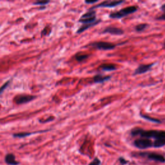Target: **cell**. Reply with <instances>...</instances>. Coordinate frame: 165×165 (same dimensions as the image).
Returning a JSON list of instances; mask_svg holds the SVG:
<instances>
[{"label":"cell","instance_id":"cell-17","mask_svg":"<svg viewBox=\"0 0 165 165\" xmlns=\"http://www.w3.org/2000/svg\"><path fill=\"white\" fill-rule=\"evenodd\" d=\"M88 55L87 54H81V53H78L76 55L75 58L76 60L78 61V62H82L85 60H86L87 59H88Z\"/></svg>","mask_w":165,"mask_h":165},{"label":"cell","instance_id":"cell-15","mask_svg":"<svg viewBox=\"0 0 165 165\" xmlns=\"http://www.w3.org/2000/svg\"><path fill=\"white\" fill-rule=\"evenodd\" d=\"M141 117H142V118H143L144 120H148L150 122H153V123H161L162 121L158 119H156V118H153V117H150L149 115H145V114H141L140 115Z\"/></svg>","mask_w":165,"mask_h":165},{"label":"cell","instance_id":"cell-22","mask_svg":"<svg viewBox=\"0 0 165 165\" xmlns=\"http://www.w3.org/2000/svg\"><path fill=\"white\" fill-rule=\"evenodd\" d=\"M9 83H10V81L6 82L5 83L2 87H0V94H1V93L3 92L4 90H5V89L7 88V87H8V85H9Z\"/></svg>","mask_w":165,"mask_h":165},{"label":"cell","instance_id":"cell-7","mask_svg":"<svg viewBox=\"0 0 165 165\" xmlns=\"http://www.w3.org/2000/svg\"><path fill=\"white\" fill-rule=\"evenodd\" d=\"M156 63H150V64H143L140 65L134 71V75H140L145 73L148 72L152 69V67L154 66Z\"/></svg>","mask_w":165,"mask_h":165},{"label":"cell","instance_id":"cell-10","mask_svg":"<svg viewBox=\"0 0 165 165\" xmlns=\"http://www.w3.org/2000/svg\"><path fill=\"white\" fill-rule=\"evenodd\" d=\"M111 76H104L101 74H98L94 76L93 77V81L95 83H103V82L107 81L111 79Z\"/></svg>","mask_w":165,"mask_h":165},{"label":"cell","instance_id":"cell-9","mask_svg":"<svg viewBox=\"0 0 165 165\" xmlns=\"http://www.w3.org/2000/svg\"><path fill=\"white\" fill-rule=\"evenodd\" d=\"M36 97L30 95H19L14 98V101L19 104L29 103L32 100H34Z\"/></svg>","mask_w":165,"mask_h":165},{"label":"cell","instance_id":"cell-20","mask_svg":"<svg viewBox=\"0 0 165 165\" xmlns=\"http://www.w3.org/2000/svg\"><path fill=\"white\" fill-rule=\"evenodd\" d=\"M32 133H30V132H29V133H27V132H22V133L14 134L13 135V136L15 137H25L30 136V135H32Z\"/></svg>","mask_w":165,"mask_h":165},{"label":"cell","instance_id":"cell-11","mask_svg":"<svg viewBox=\"0 0 165 165\" xmlns=\"http://www.w3.org/2000/svg\"><path fill=\"white\" fill-rule=\"evenodd\" d=\"M147 157L148 159L155 161L161 162H164L165 161V159L162 155L156 154V153H150V154H147Z\"/></svg>","mask_w":165,"mask_h":165},{"label":"cell","instance_id":"cell-3","mask_svg":"<svg viewBox=\"0 0 165 165\" xmlns=\"http://www.w3.org/2000/svg\"><path fill=\"white\" fill-rule=\"evenodd\" d=\"M97 20L96 12L93 10L90 9L87 13L82 15L79 20V22L82 23L83 25H88L93 23Z\"/></svg>","mask_w":165,"mask_h":165},{"label":"cell","instance_id":"cell-23","mask_svg":"<svg viewBox=\"0 0 165 165\" xmlns=\"http://www.w3.org/2000/svg\"><path fill=\"white\" fill-rule=\"evenodd\" d=\"M49 1H39L37 2H35L34 4L35 5H47L48 3H49Z\"/></svg>","mask_w":165,"mask_h":165},{"label":"cell","instance_id":"cell-21","mask_svg":"<svg viewBox=\"0 0 165 165\" xmlns=\"http://www.w3.org/2000/svg\"><path fill=\"white\" fill-rule=\"evenodd\" d=\"M100 164H101V161H99V159L98 158H95L93 161H92L89 164V165H100Z\"/></svg>","mask_w":165,"mask_h":165},{"label":"cell","instance_id":"cell-14","mask_svg":"<svg viewBox=\"0 0 165 165\" xmlns=\"http://www.w3.org/2000/svg\"><path fill=\"white\" fill-rule=\"evenodd\" d=\"M99 68L102 70L103 71L110 72V71H114V70H115L116 67L114 64L104 63L99 67Z\"/></svg>","mask_w":165,"mask_h":165},{"label":"cell","instance_id":"cell-8","mask_svg":"<svg viewBox=\"0 0 165 165\" xmlns=\"http://www.w3.org/2000/svg\"><path fill=\"white\" fill-rule=\"evenodd\" d=\"M102 34H110L112 35H116V36H121L124 34V30L120 28L109 26L106 27L102 31Z\"/></svg>","mask_w":165,"mask_h":165},{"label":"cell","instance_id":"cell-16","mask_svg":"<svg viewBox=\"0 0 165 165\" xmlns=\"http://www.w3.org/2000/svg\"><path fill=\"white\" fill-rule=\"evenodd\" d=\"M164 146H165V139H156L154 141V143H153V146L155 148H160Z\"/></svg>","mask_w":165,"mask_h":165},{"label":"cell","instance_id":"cell-13","mask_svg":"<svg viewBox=\"0 0 165 165\" xmlns=\"http://www.w3.org/2000/svg\"><path fill=\"white\" fill-rule=\"evenodd\" d=\"M5 161L6 163L9 165H18L19 164V162L15 159V156L12 154H7L5 157Z\"/></svg>","mask_w":165,"mask_h":165},{"label":"cell","instance_id":"cell-6","mask_svg":"<svg viewBox=\"0 0 165 165\" xmlns=\"http://www.w3.org/2000/svg\"><path fill=\"white\" fill-rule=\"evenodd\" d=\"M134 145L139 149H146L153 146L152 141L146 138H140L135 140Z\"/></svg>","mask_w":165,"mask_h":165},{"label":"cell","instance_id":"cell-2","mask_svg":"<svg viewBox=\"0 0 165 165\" xmlns=\"http://www.w3.org/2000/svg\"><path fill=\"white\" fill-rule=\"evenodd\" d=\"M138 7L137 6H130L123 8L118 11L113 12L110 13L109 17L112 19H121L130 14H132L137 12Z\"/></svg>","mask_w":165,"mask_h":165},{"label":"cell","instance_id":"cell-18","mask_svg":"<svg viewBox=\"0 0 165 165\" xmlns=\"http://www.w3.org/2000/svg\"><path fill=\"white\" fill-rule=\"evenodd\" d=\"M148 25L147 24H146V23H141V24H139V25H137V26H136L135 30L136 32H143L148 27Z\"/></svg>","mask_w":165,"mask_h":165},{"label":"cell","instance_id":"cell-19","mask_svg":"<svg viewBox=\"0 0 165 165\" xmlns=\"http://www.w3.org/2000/svg\"><path fill=\"white\" fill-rule=\"evenodd\" d=\"M161 10H162V15H161L159 17H158L157 18V19H158V20H163V21H165V3H164L162 6H161Z\"/></svg>","mask_w":165,"mask_h":165},{"label":"cell","instance_id":"cell-26","mask_svg":"<svg viewBox=\"0 0 165 165\" xmlns=\"http://www.w3.org/2000/svg\"><path fill=\"white\" fill-rule=\"evenodd\" d=\"M164 48H165V43H164Z\"/></svg>","mask_w":165,"mask_h":165},{"label":"cell","instance_id":"cell-4","mask_svg":"<svg viewBox=\"0 0 165 165\" xmlns=\"http://www.w3.org/2000/svg\"><path fill=\"white\" fill-rule=\"evenodd\" d=\"M89 46L101 51H111L115 49L116 45L107 41H94L89 44Z\"/></svg>","mask_w":165,"mask_h":165},{"label":"cell","instance_id":"cell-25","mask_svg":"<svg viewBox=\"0 0 165 165\" xmlns=\"http://www.w3.org/2000/svg\"><path fill=\"white\" fill-rule=\"evenodd\" d=\"M120 162H121V163L122 164H125L127 163L125 159H124L123 158H122V157H121V158L120 159Z\"/></svg>","mask_w":165,"mask_h":165},{"label":"cell","instance_id":"cell-1","mask_svg":"<svg viewBox=\"0 0 165 165\" xmlns=\"http://www.w3.org/2000/svg\"><path fill=\"white\" fill-rule=\"evenodd\" d=\"M131 135L133 136H139L142 138H154L155 140L159 139H165V131L163 130H145L141 128H134L131 131Z\"/></svg>","mask_w":165,"mask_h":165},{"label":"cell","instance_id":"cell-24","mask_svg":"<svg viewBox=\"0 0 165 165\" xmlns=\"http://www.w3.org/2000/svg\"><path fill=\"white\" fill-rule=\"evenodd\" d=\"M85 2V3L90 5V4H93V3H96L98 2V0H93V1H88V0H86Z\"/></svg>","mask_w":165,"mask_h":165},{"label":"cell","instance_id":"cell-12","mask_svg":"<svg viewBox=\"0 0 165 165\" xmlns=\"http://www.w3.org/2000/svg\"><path fill=\"white\" fill-rule=\"evenodd\" d=\"M101 21V19H98L96 22H94L93 23H92V24H88V25H82L77 31V34H81L82 32H85V30H87V29H88L90 27H92L93 26H96L97 25H98L99 23Z\"/></svg>","mask_w":165,"mask_h":165},{"label":"cell","instance_id":"cell-5","mask_svg":"<svg viewBox=\"0 0 165 165\" xmlns=\"http://www.w3.org/2000/svg\"><path fill=\"white\" fill-rule=\"evenodd\" d=\"M125 2V1H123V0H120V1H117V0H112L111 1V0H109V1H104L97 5L93 6L90 9L93 10L98 8H114L120 5Z\"/></svg>","mask_w":165,"mask_h":165}]
</instances>
